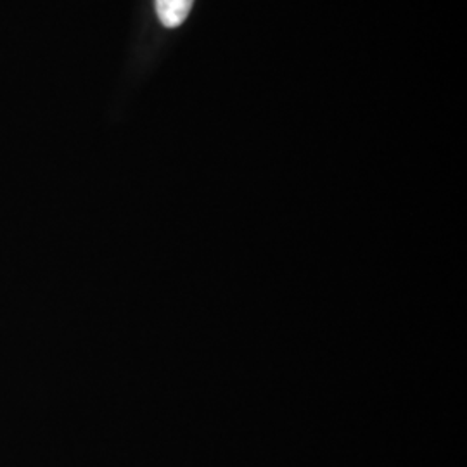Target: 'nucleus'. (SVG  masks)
<instances>
[{"mask_svg": "<svg viewBox=\"0 0 467 467\" xmlns=\"http://www.w3.org/2000/svg\"><path fill=\"white\" fill-rule=\"evenodd\" d=\"M154 4L163 26L177 28L189 16L194 0H154Z\"/></svg>", "mask_w": 467, "mask_h": 467, "instance_id": "nucleus-1", "label": "nucleus"}]
</instances>
